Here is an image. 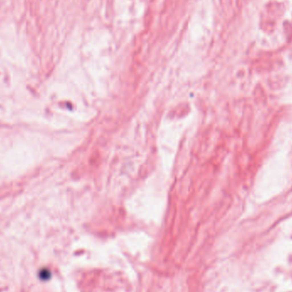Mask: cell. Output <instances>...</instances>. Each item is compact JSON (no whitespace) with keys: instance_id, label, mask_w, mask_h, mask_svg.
I'll use <instances>...</instances> for the list:
<instances>
[{"instance_id":"obj_1","label":"cell","mask_w":292,"mask_h":292,"mask_svg":"<svg viewBox=\"0 0 292 292\" xmlns=\"http://www.w3.org/2000/svg\"><path fill=\"white\" fill-rule=\"evenodd\" d=\"M50 271H48V270H41L40 271V273H39V278L42 279V280H46V279H49V277H48V275H50Z\"/></svg>"}]
</instances>
